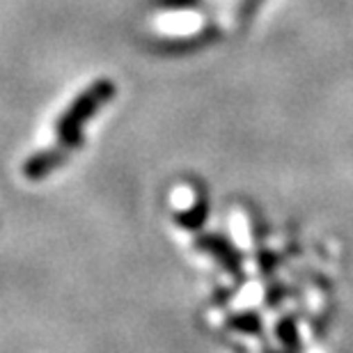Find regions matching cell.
Segmentation results:
<instances>
[{
    "mask_svg": "<svg viewBox=\"0 0 353 353\" xmlns=\"http://www.w3.org/2000/svg\"><path fill=\"white\" fill-rule=\"evenodd\" d=\"M115 97V85L110 81H97L94 85H90L83 94L76 97V101L65 110V115L58 122V138L51 150H44L34 154L26 161L23 174L28 179H41V176L51 174L53 170L65 163L72 154L79 150L83 143V124L90 117L97 115V110L101 108L105 101Z\"/></svg>",
    "mask_w": 353,
    "mask_h": 353,
    "instance_id": "6da1fadb",
    "label": "cell"
}]
</instances>
